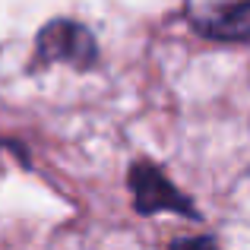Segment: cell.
I'll return each mask as SVG.
<instances>
[{
    "label": "cell",
    "instance_id": "cell-4",
    "mask_svg": "<svg viewBox=\"0 0 250 250\" xmlns=\"http://www.w3.org/2000/svg\"><path fill=\"white\" fill-rule=\"evenodd\" d=\"M168 250H219L212 238H177L171 241Z\"/></svg>",
    "mask_w": 250,
    "mask_h": 250
},
{
    "label": "cell",
    "instance_id": "cell-2",
    "mask_svg": "<svg viewBox=\"0 0 250 250\" xmlns=\"http://www.w3.org/2000/svg\"><path fill=\"white\" fill-rule=\"evenodd\" d=\"M130 190H133V206L143 215H155V212H177L196 219V206L162 174L159 165L152 162H136L130 168Z\"/></svg>",
    "mask_w": 250,
    "mask_h": 250
},
{
    "label": "cell",
    "instance_id": "cell-1",
    "mask_svg": "<svg viewBox=\"0 0 250 250\" xmlns=\"http://www.w3.org/2000/svg\"><path fill=\"white\" fill-rule=\"evenodd\" d=\"M38 61L44 63H73L76 70H89L98 57V44L85 25L73 19H54L38 32Z\"/></svg>",
    "mask_w": 250,
    "mask_h": 250
},
{
    "label": "cell",
    "instance_id": "cell-3",
    "mask_svg": "<svg viewBox=\"0 0 250 250\" xmlns=\"http://www.w3.org/2000/svg\"><path fill=\"white\" fill-rule=\"evenodd\" d=\"M193 29L215 42H250V0L212 3L193 16Z\"/></svg>",
    "mask_w": 250,
    "mask_h": 250
}]
</instances>
